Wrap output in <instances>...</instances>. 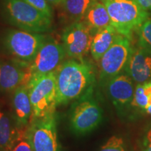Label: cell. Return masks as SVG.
Instances as JSON below:
<instances>
[{"instance_id":"18","label":"cell","mask_w":151,"mask_h":151,"mask_svg":"<svg viewBox=\"0 0 151 151\" xmlns=\"http://www.w3.org/2000/svg\"><path fill=\"white\" fill-rule=\"evenodd\" d=\"M95 0H66L62 4L65 14L73 22L82 21L88 9Z\"/></svg>"},{"instance_id":"10","label":"cell","mask_w":151,"mask_h":151,"mask_svg":"<svg viewBox=\"0 0 151 151\" xmlns=\"http://www.w3.org/2000/svg\"><path fill=\"white\" fill-rule=\"evenodd\" d=\"M65 55V48L62 43L48 37L29 64L32 78L56 71L63 62Z\"/></svg>"},{"instance_id":"9","label":"cell","mask_w":151,"mask_h":151,"mask_svg":"<svg viewBox=\"0 0 151 151\" xmlns=\"http://www.w3.org/2000/svg\"><path fill=\"white\" fill-rule=\"evenodd\" d=\"M93 30L83 21L72 22L64 29L62 34V46L66 55L72 59L83 61L89 52Z\"/></svg>"},{"instance_id":"5","label":"cell","mask_w":151,"mask_h":151,"mask_svg":"<svg viewBox=\"0 0 151 151\" xmlns=\"http://www.w3.org/2000/svg\"><path fill=\"white\" fill-rule=\"evenodd\" d=\"M27 87L32 106L33 118L43 117L55 111L56 71L32 77Z\"/></svg>"},{"instance_id":"14","label":"cell","mask_w":151,"mask_h":151,"mask_svg":"<svg viewBox=\"0 0 151 151\" xmlns=\"http://www.w3.org/2000/svg\"><path fill=\"white\" fill-rule=\"evenodd\" d=\"M12 106L17 126L20 128L28 127L33 118V109L27 86H20L14 90Z\"/></svg>"},{"instance_id":"19","label":"cell","mask_w":151,"mask_h":151,"mask_svg":"<svg viewBox=\"0 0 151 151\" xmlns=\"http://www.w3.org/2000/svg\"><path fill=\"white\" fill-rule=\"evenodd\" d=\"M150 103H151V82L139 83L135 88L131 105L145 110Z\"/></svg>"},{"instance_id":"13","label":"cell","mask_w":151,"mask_h":151,"mask_svg":"<svg viewBox=\"0 0 151 151\" xmlns=\"http://www.w3.org/2000/svg\"><path fill=\"white\" fill-rule=\"evenodd\" d=\"M126 73L138 83H143L151 78V52L139 45L132 48L127 63L124 67Z\"/></svg>"},{"instance_id":"4","label":"cell","mask_w":151,"mask_h":151,"mask_svg":"<svg viewBox=\"0 0 151 151\" xmlns=\"http://www.w3.org/2000/svg\"><path fill=\"white\" fill-rule=\"evenodd\" d=\"M91 88L77 99L71 105L69 112V127L73 134L83 136L91 132L103 119V111L92 97Z\"/></svg>"},{"instance_id":"8","label":"cell","mask_w":151,"mask_h":151,"mask_svg":"<svg viewBox=\"0 0 151 151\" xmlns=\"http://www.w3.org/2000/svg\"><path fill=\"white\" fill-rule=\"evenodd\" d=\"M130 39L120 34L99 62V79L107 82L124 69L132 51Z\"/></svg>"},{"instance_id":"25","label":"cell","mask_w":151,"mask_h":151,"mask_svg":"<svg viewBox=\"0 0 151 151\" xmlns=\"http://www.w3.org/2000/svg\"><path fill=\"white\" fill-rule=\"evenodd\" d=\"M141 8L148 11L151 10V0H134Z\"/></svg>"},{"instance_id":"15","label":"cell","mask_w":151,"mask_h":151,"mask_svg":"<svg viewBox=\"0 0 151 151\" xmlns=\"http://www.w3.org/2000/svg\"><path fill=\"white\" fill-rule=\"evenodd\" d=\"M19 129L9 113L0 106V151H11L18 137Z\"/></svg>"},{"instance_id":"26","label":"cell","mask_w":151,"mask_h":151,"mask_svg":"<svg viewBox=\"0 0 151 151\" xmlns=\"http://www.w3.org/2000/svg\"><path fill=\"white\" fill-rule=\"evenodd\" d=\"M50 4L53 5H59V4H63L65 2L66 0H46Z\"/></svg>"},{"instance_id":"11","label":"cell","mask_w":151,"mask_h":151,"mask_svg":"<svg viewBox=\"0 0 151 151\" xmlns=\"http://www.w3.org/2000/svg\"><path fill=\"white\" fill-rule=\"evenodd\" d=\"M31 78L29 64L16 59L0 61V92H10L27 86Z\"/></svg>"},{"instance_id":"6","label":"cell","mask_w":151,"mask_h":151,"mask_svg":"<svg viewBox=\"0 0 151 151\" xmlns=\"http://www.w3.org/2000/svg\"><path fill=\"white\" fill-rule=\"evenodd\" d=\"M48 38L43 33L10 29L4 36L3 44L15 59L30 64Z\"/></svg>"},{"instance_id":"24","label":"cell","mask_w":151,"mask_h":151,"mask_svg":"<svg viewBox=\"0 0 151 151\" xmlns=\"http://www.w3.org/2000/svg\"><path fill=\"white\" fill-rule=\"evenodd\" d=\"M142 151H151V127L146 134Z\"/></svg>"},{"instance_id":"23","label":"cell","mask_w":151,"mask_h":151,"mask_svg":"<svg viewBox=\"0 0 151 151\" xmlns=\"http://www.w3.org/2000/svg\"><path fill=\"white\" fill-rule=\"evenodd\" d=\"M28 4L32 6L43 14H44L49 18H53V10L50 4H49L46 0H22Z\"/></svg>"},{"instance_id":"17","label":"cell","mask_w":151,"mask_h":151,"mask_svg":"<svg viewBox=\"0 0 151 151\" xmlns=\"http://www.w3.org/2000/svg\"><path fill=\"white\" fill-rule=\"evenodd\" d=\"M82 21L93 31L95 30L96 32L98 30L111 25L110 16L105 5L102 1L97 0L92 4Z\"/></svg>"},{"instance_id":"16","label":"cell","mask_w":151,"mask_h":151,"mask_svg":"<svg viewBox=\"0 0 151 151\" xmlns=\"http://www.w3.org/2000/svg\"><path fill=\"white\" fill-rule=\"evenodd\" d=\"M118 33L112 25L98 30L92 39L90 53L93 59L99 61L116 40Z\"/></svg>"},{"instance_id":"7","label":"cell","mask_w":151,"mask_h":151,"mask_svg":"<svg viewBox=\"0 0 151 151\" xmlns=\"http://www.w3.org/2000/svg\"><path fill=\"white\" fill-rule=\"evenodd\" d=\"M57 119L55 111L32 120L27 132L33 151H62L58 140Z\"/></svg>"},{"instance_id":"3","label":"cell","mask_w":151,"mask_h":151,"mask_svg":"<svg viewBox=\"0 0 151 151\" xmlns=\"http://www.w3.org/2000/svg\"><path fill=\"white\" fill-rule=\"evenodd\" d=\"M110 16L111 25L118 34L131 40L135 29H138L149 14L134 0H101Z\"/></svg>"},{"instance_id":"1","label":"cell","mask_w":151,"mask_h":151,"mask_svg":"<svg viewBox=\"0 0 151 151\" xmlns=\"http://www.w3.org/2000/svg\"><path fill=\"white\" fill-rule=\"evenodd\" d=\"M92 66L83 60L63 62L56 70V106L76 100L92 88Z\"/></svg>"},{"instance_id":"22","label":"cell","mask_w":151,"mask_h":151,"mask_svg":"<svg viewBox=\"0 0 151 151\" xmlns=\"http://www.w3.org/2000/svg\"><path fill=\"white\" fill-rule=\"evenodd\" d=\"M99 151H127V148L123 139L114 135L100 147Z\"/></svg>"},{"instance_id":"27","label":"cell","mask_w":151,"mask_h":151,"mask_svg":"<svg viewBox=\"0 0 151 151\" xmlns=\"http://www.w3.org/2000/svg\"><path fill=\"white\" fill-rule=\"evenodd\" d=\"M145 111H146L148 114L151 115V103H150L148 106H147V107L146 108V109H145Z\"/></svg>"},{"instance_id":"2","label":"cell","mask_w":151,"mask_h":151,"mask_svg":"<svg viewBox=\"0 0 151 151\" xmlns=\"http://www.w3.org/2000/svg\"><path fill=\"white\" fill-rule=\"evenodd\" d=\"M4 19L18 29L36 33L50 30L52 19L22 0H1Z\"/></svg>"},{"instance_id":"12","label":"cell","mask_w":151,"mask_h":151,"mask_svg":"<svg viewBox=\"0 0 151 151\" xmlns=\"http://www.w3.org/2000/svg\"><path fill=\"white\" fill-rule=\"evenodd\" d=\"M107 92L118 111L131 105L134 94L133 80L129 75L119 73L107 82Z\"/></svg>"},{"instance_id":"20","label":"cell","mask_w":151,"mask_h":151,"mask_svg":"<svg viewBox=\"0 0 151 151\" xmlns=\"http://www.w3.org/2000/svg\"><path fill=\"white\" fill-rule=\"evenodd\" d=\"M139 45L151 52V18L147 19L138 28Z\"/></svg>"},{"instance_id":"21","label":"cell","mask_w":151,"mask_h":151,"mask_svg":"<svg viewBox=\"0 0 151 151\" xmlns=\"http://www.w3.org/2000/svg\"><path fill=\"white\" fill-rule=\"evenodd\" d=\"M11 151H33L28 137L27 127L19 129L18 137Z\"/></svg>"}]
</instances>
